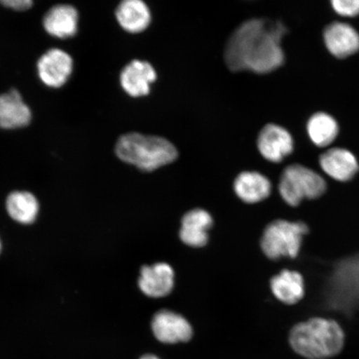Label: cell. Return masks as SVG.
Segmentation results:
<instances>
[{"label": "cell", "instance_id": "cell-1", "mask_svg": "<svg viewBox=\"0 0 359 359\" xmlns=\"http://www.w3.org/2000/svg\"><path fill=\"white\" fill-rule=\"evenodd\" d=\"M288 32L280 20L252 19L241 24L229 38L224 61L232 72L269 74L285 60L283 37Z\"/></svg>", "mask_w": 359, "mask_h": 359}, {"label": "cell", "instance_id": "cell-2", "mask_svg": "<svg viewBox=\"0 0 359 359\" xmlns=\"http://www.w3.org/2000/svg\"><path fill=\"white\" fill-rule=\"evenodd\" d=\"M344 332L333 320L313 318L296 325L289 341L295 353L308 359H327L342 351Z\"/></svg>", "mask_w": 359, "mask_h": 359}, {"label": "cell", "instance_id": "cell-3", "mask_svg": "<svg viewBox=\"0 0 359 359\" xmlns=\"http://www.w3.org/2000/svg\"><path fill=\"white\" fill-rule=\"evenodd\" d=\"M114 152L123 163L147 172L172 163L178 156L176 147L168 139L139 133L120 136L115 143Z\"/></svg>", "mask_w": 359, "mask_h": 359}, {"label": "cell", "instance_id": "cell-4", "mask_svg": "<svg viewBox=\"0 0 359 359\" xmlns=\"http://www.w3.org/2000/svg\"><path fill=\"white\" fill-rule=\"evenodd\" d=\"M309 232L306 224L276 219L269 224L263 233L260 245L271 259L296 258L302 248L303 237Z\"/></svg>", "mask_w": 359, "mask_h": 359}, {"label": "cell", "instance_id": "cell-5", "mask_svg": "<svg viewBox=\"0 0 359 359\" xmlns=\"http://www.w3.org/2000/svg\"><path fill=\"white\" fill-rule=\"evenodd\" d=\"M324 177L303 165L293 164L282 172L279 191L282 199L290 206H297L305 199L313 200L325 194Z\"/></svg>", "mask_w": 359, "mask_h": 359}, {"label": "cell", "instance_id": "cell-6", "mask_svg": "<svg viewBox=\"0 0 359 359\" xmlns=\"http://www.w3.org/2000/svg\"><path fill=\"white\" fill-rule=\"evenodd\" d=\"M74 70V60L69 53L51 48L42 53L36 62V73L45 87L61 88L69 82Z\"/></svg>", "mask_w": 359, "mask_h": 359}, {"label": "cell", "instance_id": "cell-7", "mask_svg": "<svg viewBox=\"0 0 359 359\" xmlns=\"http://www.w3.org/2000/svg\"><path fill=\"white\" fill-rule=\"evenodd\" d=\"M79 21L77 8L69 4H57L44 13L42 25L45 32L51 37L67 40L78 34Z\"/></svg>", "mask_w": 359, "mask_h": 359}, {"label": "cell", "instance_id": "cell-8", "mask_svg": "<svg viewBox=\"0 0 359 359\" xmlns=\"http://www.w3.org/2000/svg\"><path fill=\"white\" fill-rule=\"evenodd\" d=\"M33 111L16 88L0 93V130L13 131L29 127Z\"/></svg>", "mask_w": 359, "mask_h": 359}, {"label": "cell", "instance_id": "cell-9", "mask_svg": "<svg viewBox=\"0 0 359 359\" xmlns=\"http://www.w3.org/2000/svg\"><path fill=\"white\" fill-rule=\"evenodd\" d=\"M156 79V72L149 62L134 60L121 70L119 83L125 93L137 98L150 93Z\"/></svg>", "mask_w": 359, "mask_h": 359}, {"label": "cell", "instance_id": "cell-10", "mask_svg": "<svg viewBox=\"0 0 359 359\" xmlns=\"http://www.w3.org/2000/svg\"><path fill=\"white\" fill-rule=\"evenodd\" d=\"M151 329L156 339L164 344L188 342L193 335L192 327L187 318L168 309L155 314Z\"/></svg>", "mask_w": 359, "mask_h": 359}, {"label": "cell", "instance_id": "cell-11", "mask_svg": "<svg viewBox=\"0 0 359 359\" xmlns=\"http://www.w3.org/2000/svg\"><path fill=\"white\" fill-rule=\"evenodd\" d=\"M257 147L264 158L279 163L293 152L294 139L281 126L269 123L260 131Z\"/></svg>", "mask_w": 359, "mask_h": 359}, {"label": "cell", "instance_id": "cell-12", "mask_svg": "<svg viewBox=\"0 0 359 359\" xmlns=\"http://www.w3.org/2000/svg\"><path fill=\"white\" fill-rule=\"evenodd\" d=\"M325 46L332 55L344 60L359 51V33L352 25L334 22L324 31Z\"/></svg>", "mask_w": 359, "mask_h": 359}, {"label": "cell", "instance_id": "cell-13", "mask_svg": "<svg viewBox=\"0 0 359 359\" xmlns=\"http://www.w3.org/2000/svg\"><path fill=\"white\" fill-rule=\"evenodd\" d=\"M175 273L167 263H156L141 269L138 285L142 293L151 298H163L172 291Z\"/></svg>", "mask_w": 359, "mask_h": 359}, {"label": "cell", "instance_id": "cell-14", "mask_svg": "<svg viewBox=\"0 0 359 359\" xmlns=\"http://www.w3.org/2000/svg\"><path fill=\"white\" fill-rule=\"evenodd\" d=\"M320 164L327 176L338 182L351 181L359 172L357 157L345 148L334 147L327 150L320 156Z\"/></svg>", "mask_w": 359, "mask_h": 359}, {"label": "cell", "instance_id": "cell-15", "mask_svg": "<svg viewBox=\"0 0 359 359\" xmlns=\"http://www.w3.org/2000/svg\"><path fill=\"white\" fill-rule=\"evenodd\" d=\"M115 19L126 32L140 34L149 27L151 13L142 0H123L116 7Z\"/></svg>", "mask_w": 359, "mask_h": 359}, {"label": "cell", "instance_id": "cell-16", "mask_svg": "<svg viewBox=\"0 0 359 359\" xmlns=\"http://www.w3.org/2000/svg\"><path fill=\"white\" fill-rule=\"evenodd\" d=\"M212 215L203 209H194L184 215L180 238L184 244L191 247H202L208 244V231L212 228Z\"/></svg>", "mask_w": 359, "mask_h": 359}, {"label": "cell", "instance_id": "cell-17", "mask_svg": "<svg viewBox=\"0 0 359 359\" xmlns=\"http://www.w3.org/2000/svg\"><path fill=\"white\" fill-rule=\"evenodd\" d=\"M234 191L237 196L245 203H257L271 195V183L262 173L244 172L236 178Z\"/></svg>", "mask_w": 359, "mask_h": 359}, {"label": "cell", "instance_id": "cell-18", "mask_svg": "<svg viewBox=\"0 0 359 359\" xmlns=\"http://www.w3.org/2000/svg\"><path fill=\"white\" fill-rule=\"evenodd\" d=\"M271 290L277 299L286 304H294L304 295V278L299 272L285 269L272 278Z\"/></svg>", "mask_w": 359, "mask_h": 359}, {"label": "cell", "instance_id": "cell-19", "mask_svg": "<svg viewBox=\"0 0 359 359\" xmlns=\"http://www.w3.org/2000/svg\"><path fill=\"white\" fill-rule=\"evenodd\" d=\"M307 133L314 145L327 147L338 137L339 126L333 116L327 112L318 111L309 119Z\"/></svg>", "mask_w": 359, "mask_h": 359}, {"label": "cell", "instance_id": "cell-20", "mask_svg": "<svg viewBox=\"0 0 359 359\" xmlns=\"http://www.w3.org/2000/svg\"><path fill=\"white\" fill-rule=\"evenodd\" d=\"M39 206L36 197L28 191H13L8 195L6 201L8 215L21 224L33 223L37 217Z\"/></svg>", "mask_w": 359, "mask_h": 359}, {"label": "cell", "instance_id": "cell-21", "mask_svg": "<svg viewBox=\"0 0 359 359\" xmlns=\"http://www.w3.org/2000/svg\"><path fill=\"white\" fill-rule=\"evenodd\" d=\"M332 8L342 17L353 18L359 15V0H334Z\"/></svg>", "mask_w": 359, "mask_h": 359}, {"label": "cell", "instance_id": "cell-22", "mask_svg": "<svg viewBox=\"0 0 359 359\" xmlns=\"http://www.w3.org/2000/svg\"><path fill=\"white\" fill-rule=\"evenodd\" d=\"M32 0H1L0 6L15 12H25L34 6Z\"/></svg>", "mask_w": 359, "mask_h": 359}, {"label": "cell", "instance_id": "cell-23", "mask_svg": "<svg viewBox=\"0 0 359 359\" xmlns=\"http://www.w3.org/2000/svg\"><path fill=\"white\" fill-rule=\"evenodd\" d=\"M140 359H160L158 357L154 355V354H145V355H143Z\"/></svg>", "mask_w": 359, "mask_h": 359}, {"label": "cell", "instance_id": "cell-24", "mask_svg": "<svg viewBox=\"0 0 359 359\" xmlns=\"http://www.w3.org/2000/svg\"><path fill=\"white\" fill-rule=\"evenodd\" d=\"M0 251H1V243H0Z\"/></svg>", "mask_w": 359, "mask_h": 359}]
</instances>
